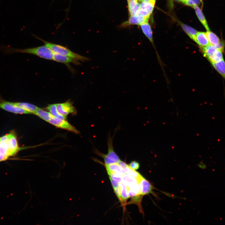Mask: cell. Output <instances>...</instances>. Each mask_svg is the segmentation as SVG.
<instances>
[{"instance_id": "cell-1", "label": "cell", "mask_w": 225, "mask_h": 225, "mask_svg": "<svg viewBox=\"0 0 225 225\" xmlns=\"http://www.w3.org/2000/svg\"><path fill=\"white\" fill-rule=\"evenodd\" d=\"M1 48L3 52L7 54L15 53H28L49 60H52L54 53L51 50L45 45L23 49H14L5 47H2Z\"/></svg>"}, {"instance_id": "cell-2", "label": "cell", "mask_w": 225, "mask_h": 225, "mask_svg": "<svg viewBox=\"0 0 225 225\" xmlns=\"http://www.w3.org/2000/svg\"><path fill=\"white\" fill-rule=\"evenodd\" d=\"M34 37L43 42L44 45L49 48L54 53L71 57L82 62L89 60L88 58L75 53L65 47L45 41L35 35Z\"/></svg>"}, {"instance_id": "cell-3", "label": "cell", "mask_w": 225, "mask_h": 225, "mask_svg": "<svg viewBox=\"0 0 225 225\" xmlns=\"http://www.w3.org/2000/svg\"><path fill=\"white\" fill-rule=\"evenodd\" d=\"M108 147V153L104 154L95 149L94 152L102 157L105 165L118 162L120 159L114 151L113 145V138L109 135L107 141Z\"/></svg>"}, {"instance_id": "cell-4", "label": "cell", "mask_w": 225, "mask_h": 225, "mask_svg": "<svg viewBox=\"0 0 225 225\" xmlns=\"http://www.w3.org/2000/svg\"><path fill=\"white\" fill-rule=\"evenodd\" d=\"M48 122L56 127L66 130L76 134H80L79 132L67 120L54 117L50 119Z\"/></svg>"}, {"instance_id": "cell-5", "label": "cell", "mask_w": 225, "mask_h": 225, "mask_svg": "<svg viewBox=\"0 0 225 225\" xmlns=\"http://www.w3.org/2000/svg\"><path fill=\"white\" fill-rule=\"evenodd\" d=\"M56 109L59 114L65 116H67L70 113L75 115L77 112L75 108L72 103L69 101L56 104Z\"/></svg>"}, {"instance_id": "cell-6", "label": "cell", "mask_w": 225, "mask_h": 225, "mask_svg": "<svg viewBox=\"0 0 225 225\" xmlns=\"http://www.w3.org/2000/svg\"><path fill=\"white\" fill-rule=\"evenodd\" d=\"M0 108L8 111L17 114H30L23 108L15 105L13 102H0Z\"/></svg>"}, {"instance_id": "cell-7", "label": "cell", "mask_w": 225, "mask_h": 225, "mask_svg": "<svg viewBox=\"0 0 225 225\" xmlns=\"http://www.w3.org/2000/svg\"><path fill=\"white\" fill-rule=\"evenodd\" d=\"M8 136V152L9 156L16 153L19 149L18 142L15 135L13 133H10Z\"/></svg>"}, {"instance_id": "cell-8", "label": "cell", "mask_w": 225, "mask_h": 225, "mask_svg": "<svg viewBox=\"0 0 225 225\" xmlns=\"http://www.w3.org/2000/svg\"><path fill=\"white\" fill-rule=\"evenodd\" d=\"M142 195H144L150 193H152L154 188L150 183L144 177H142L139 180Z\"/></svg>"}, {"instance_id": "cell-9", "label": "cell", "mask_w": 225, "mask_h": 225, "mask_svg": "<svg viewBox=\"0 0 225 225\" xmlns=\"http://www.w3.org/2000/svg\"><path fill=\"white\" fill-rule=\"evenodd\" d=\"M52 60L55 61L65 64L66 65H69V63H72L76 65H79V61L69 57L61 55L54 53Z\"/></svg>"}, {"instance_id": "cell-10", "label": "cell", "mask_w": 225, "mask_h": 225, "mask_svg": "<svg viewBox=\"0 0 225 225\" xmlns=\"http://www.w3.org/2000/svg\"><path fill=\"white\" fill-rule=\"evenodd\" d=\"M108 173H110L122 176L125 173L124 169L120 166L117 163L105 165Z\"/></svg>"}, {"instance_id": "cell-11", "label": "cell", "mask_w": 225, "mask_h": 225, "mask_svg": "<svg viewBox=\"0 0 225 225\" xmlns=\"http://www.w3.org/2000/svg\"><path fill=\"white\" fill-rule=\"evenodd\" d=\"M195 42L201 48L210 45L206 32H198L196 35Z\"/></svg>"}, {"instance_id": "cell-12", "label": "cell", "mask_w": 225, "mask_h": 225, "mask_svg": "<svg viewBox=\"0 0 225 225\" xmlns=\"http://www.w3.org/2000/svg\"><path fill=\"white\" fill-rule=\"evenodd\" d=\"M201 48L204 56L209 61L214 55L218 50L216 46L210 45Z\"/></svg>"}, {"instance_id": "cell-13", "label": "cell", "mask_w": 225, "mask_h": 225, "mask_svg": "<svg viewBox=\"0 0 225 225\" xmlns=\"http://www.w3.org/2000/svg\"><path fill=\"white\" fill-rule=\"evenodd\" d=\"M148 18H144L141 16L135 15L131 16L128 21L125 23L127 25H141L142 23L148 21Z\"/></svg>"}, {"instance_id": "cell-14", "label": "cell", "mask_w": 225, "mask_h": 225, "mask_svg": "<svg viewBox=\"0 0 225 225\" xmlns=\"http://www.w3.org/2000/svg\"><path fill=\"white\" fill-rule=\"evenodd\" d=\"M16 105L23 109L27 111L33 113L39 108L37 106L28 103L18 102H13Z\"/></svg>"}, {"instance_id": "cell-15", "label": "cell", "mask_w": 225, "mask_h": 225, "mask_svg": "<svg viewBox=\"0 0 225 225\" xmlns=\"http://www.w3.org/2000/svg\"><path fill=\"white\" fill-rule=\"evenodd\" d=\"M33 114L48 122L52 118L55 117L50 112L44 111L40 108L37 109Z\"/></svg>"}, {"instance_id": "cell-16", "label": "cell", "mask_w": 225, "mask_h": 225, "mask_svg": "<svg viewBox=\"0 0 225 225\" xmlns=\"http://www.w3.org/2000/svg\"><path fill=\"white\" fill-rule=\"evenodd\" d=\"M214 68L225 80V62L222 60L218 62H211Z\"/></svg>"}, {"instance_id": "cell-17", "label": "cell", "mask_w": 225, "mask_h": 225, "mask_svg": "<svg viewBox=\"0 0 225 225\" xmlns=\"http://www.w3.org/2000/svg\"><path fill=\"white\" fill-rule=\"evenodd\" d=\"M193 8L194 9L196 14L200 22L207 31L209 30L206 19L200 8L198 6H195Z\"/></svg>"}, {"instance_id": "cell-18", "label": "cell", "mask_w": 225, "mask_h": 225, "mask_svg": "<svg viewBox=\"0 0 225 225\" xmlns=\"http://www.w3.org/2000/svg\"><path fill=\"white\" fill-rule=\"evenodd\" d=\"M122 182L127 188L139 182L137 179L126 173L122 176Z\"/></svg>"}, {"instance_id": "cell-19", "label": "cell", "mask_w": 225, "mask_h": 225, "mask_svg": "<svg viewBox=\"0 0 225 225\" xmlns=\"http://www.w3.org/2000/svg\"><path fill=\"white\" fill-rule=\"evenodd\" d=\"M140 25L143 32L150 41L152 42V32L148 22L147 21Z\"/></svg>"}, {"instance_id": "cell-20", "label": "cell", "mask_w": 225, "mask_h": 225, "mask_svg": "<svg viewBox=\"0 0 225 225\" xmlns=\"http://www.w3.org/2000/svg\"><path fill=\"white\" fill-rule=\"evenodd\" d=\"M155 3L149 0L148 2H143L140 5V9L150 15L152 12Z\"/></svg>"}, {"instance_id": "cell-21", "label": "cell", "mask_w": 225, "mask_h": 225, "mask_svg": "<svg viewBox=\"0 0 225 225\" xmlns=\"http://www.w3.org/2000/svg\"><path fill=\"white\" fill-rule=\"evenodd\" d=\"M206 33L210 45L216 46L220 41L219 37L212 32L208 30L207 31Z\"/></svg>"}, {"instance_id": "cell-22", "label": "cell", "mask_w": 225, "mask_h": 225, "mask_svg": "<svg viewBox=\"0 0 225 225\" xmlns=\"http://www.w3.org/2000/svg\"><path fill=\"white\" fill-rule=\"evenodd\" d=\"M49 112L55 117L66 120L67 117L59 114L57 111L56 104L49 105L46 108Z\"/></svg>"}, {"instance_id": "cell-23", "label": "cell", "mask_w": 225, "mask_h": 225, "mask_svg": "<svg viewBox=\"0 0 225 225\" xmlns=\"http://www.w3.org/2000/svg\"><path fill=\"white\" fill-rule=\"evenodd\" d=\"M181 26L182 28L188 35L195 41L198 32L193 28L185 24H182Z\"/></svg>"}, {"instance_id": "cell-24", "label": "cell", "mask_w": 225, "mask_h": 225, "mask_svg": "<svg viewBox=\"0 0 225 225\" xmlns=\"http://www.w3.org/2000/svg\"><path fill=\"white\" fill-rule=\"evenodd\" d=\"M119 187L120 190L121 201H125L129 198L128 193L127 187L122 182L119 183Z\"/></svg>"}, {"instance_id": "cell-25", "label": "cell", "mask_w": 225, "mask_h": 225, "mask_svg": "<svg viewBox=\"0 0 225 225\" xmlns=\"http://www.w3.org/2000/svg\"><path fill=\"white\" fill-rule=\"evenodd\" d=\"M126 173L128 174L139 180L142 176L135 170L130 168L128 165L124 169Z\"/></svg>"}, {"instance_id": "cell-26", "label": "cell", "mask_w": 225, "mask_h": 225, "mask_svg": "<svg viewBox=\"0 0 225 225\" xmlns=\"http://www.w3.org/2000/svg\"><path fill=\"white\" fill-rule=\"evenodd\" d=\"M222 52L221 51L218 49L214 55L209 60L210 62H218L223 60Z\"/></svg>"}, {"instance_id": "cell-27", "label": "cell", "mask_w": 225, "mask_h": 225, "mask_svg": "<svg viewBox=\"0 0 225 225\" xmlns=\"http://www.w3.org/2000/svg\"><path fill=\"white\" fill-rule=\"evenodd\" d=\"M183 3L193 8L195 6H198L200 5L202 6L203 2L202 0H186Z\"/></svg>"}, {"instance_id": "cell-28", "label": "cell", "mask_w": 225, "mask_h": 225, "mask_svg": "<svg viewBox=\"0 0 225 225\" xmlns=\"http://www.w3.org/2000/svg\"><path fill=\"white\" fill-rule=\"evenodd\" d=\"M108 173L109 176V177L116 182L119 184L122 182V176H118L110 173Z\"/></svg>"}, {"instance_id": "cell-29", "label": "cell", "mask_w": 225, "mask_h": 225, "mask_svg": "<svg viewBox=\"0 0 225 225\" xmlns=\"http://www.w3.org/2000/svg\"><path fill=\"white\" fill-rule=\"evenodd\" d=\"M140 8V4L137 2L136 4L132 8L129 9L131 16L135 15L136 14Z\"/></svg>"}, {"instance_id": "cell-30", "label": "cell", "mask_w": 225, "mask_h": 225, "mask_svg": "<svg viewBox=\"0 0 225 225\" xmlns=\"http://www.w3.org/2000/svg\"><path fill=\"white\" fill-rule=\"evenodd\" d=\"M216 46L218 49L222 52L224 50L225 47V41H220L216 45Z\"/></svg>"}, {"instance_id": "cell-31", "label": "cell", "mask_w": 225, "mask_h": 225, "mask_svg": "<svg viewBox=\"0 0 225 225\" xmlns=\"http://www.w3.org/2000/svg\"><path fill=\"white\" fill-rule=\"evenodd\" d=\"M129 166L131 168L136 170L139 168V164L138 162L133 161L131 162Z\"/></svg>"}, {"instance_id": "cell-32", "label": "cell", "mask_w": 225, "mask_h": 225, "mask_svg": "<svg viewBox=\"0 0 225 225\" xmlns=\"http://www.w3.org/2000/svg\"><path fill=\"white\" fill-rule=\"evenodd\" d=\"M113 189L118 198L120 201H121V198L120 196L119 187H118V188H114Z\"/></svg>"}, {"instance_id": "cell-33", "label": "cell", "mask_w": 225, "mask_h": 225, "mask_svg": "<svg viewBox=\"0 0 225 225\" xmlns=\"http://www.w3.org/2000/svg\"><path fill=\"white\" fill-rule=\"evenodd\" d=\"M109 178L110 180L111 183L112 184V186L113 189L119 187V183H118L114 181L111 178Z\"/></svg>"}, {"instance_id": "cell-34", "label": "cell", "mask_w": 225, "mask_h": 225, "mask_svg": "<svg viewBox=\"0 0 225 225\" xmlns=\"http://www.w3.org/2000/svg\"><path fill=\"white\" fill-rule=\"evenodd\" d=\"M117 163L120 166L124 169L126 168L128 165L125 162L121 161V160Z\"/></svg>"}, {"instance_id": "cell-35", "label": "cell", "mask_w": 225, "mask_h": 225, "mask_svg": "<svg viewBox=\"0 0 225 225\" xmlns=\"http://www.w3.org/2000/svg\"><path fill=\"white\" fill-rule=\"evenodd\" d=\"M8 157L6 155L0 153V161L6 160Z\"/></svg>"}, {"instance_id": "cell-36", "label": "cell", "mask_w": 225, "mask_h": 225, "mask_svg": "<svg viewBox=\"0 0 225 225\" xmlns=\"http://www.w3.org/2000/svg\"><path fill=\"white\" fill-rule=\"evenodd\" d=\"M168 5L170 9H172L173 7V0H168Z\"/></svg>"}, {"instance_id": "cell-37", "label": "cell", "mask_w": 225, "mask_h": 225, "mask_svg": "<svg viewBox=\"0 0 225 225\" xmlns=\"http://www.w3.org/2000/svg\"><path fill=\"white\" fill-rule=\"evenodd\" d=\"M174 1L184 3L186 0H174Z\"/></svg>"}, {"instance_id": "cell-38", "label": "cell", "mask_w": 225, "mask_h": 225, "mask_svg": "<svg viewBox=\"0 0 225 225\" xmlns=\"http://www.w3.org/2000/svg\"><path fill=\"white\" fill-rule=\"evenodd\" d=\"M138 0H127L128 2H132V1H137V2Z\"/></svg>"}, {"instance_id": "cell-39", "label": "cell", "mask_w": 225, "mask_h": 225, "mask_svg": "<svg viewBox=\"0 0 225 225\" xmlns=\"http://www.w3.org/2000/svg\"><path fill=\"white\" fill-rule=\"evenodd\" d=\"M138 0L140 2H148V0Z\"/></svg>"}, {"instance_id": "cell-40", "label": "cell", "mask_w": 225, "mask_h": 225, "mask_svg": "<svg viewBox=\"0 0 225 225\" xmlns=\"http://www.w3.org/2000/svg\"></svg>"}]
</instances>
